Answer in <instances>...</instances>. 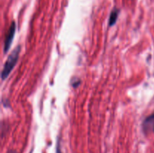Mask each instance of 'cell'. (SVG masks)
I'll return each mask as SVG.
<instances>
[{"mask_svg": "<svg viewBox=\"0 0 154 153\" xmlns=\"http://www.w3.org/2000/svg\"><path fill=\"white\" fill-rule=\"evenodd\" d=\"M81 83V80H80L79 78L78 77H74L73 79L72 80V86L74 87V88H76Z\"/></svg>", "mask_w": 154, "mask_h": 153, "instance_id": "cell-5", "label": "cell"}, {"mask_svg": "<svg viewBox=\"0 0 154 153\" xmlns=\"http://www.w3.org/2000/svg\"><path fill=\"white\" fill-rule=\"evenodd\" d=\"M15 31H16V23L15 22H12L10 26L8 31L7 34H6L5 40V45H4V52H6L10 49L11 45L13 39L14 38Z\"/></svg>", "mask_w": 154, "mask_h": 153, "instance_id": "cell-2", "label": "cell"}, {"mask_svg": "<svg viewBox=\"0 0 154 153\" xmlns=\"http://www.w3.org/2000/svg\"><path fill=\"white\" fill-rule=\"evenodd\" d=\"M11 153H13V152H11Z\"/></svg>", "mask_w": 154, "mask_h": 153, "instance_id": "cell-7", "label": "cell"}, {"mask_svg": "<svg viewBox=\"0 0 154 153\" xmlns=\"http://www.w3.org/2000/svg\"><path fill=\"white\" fill-rule=\"evenodd\" d=\"M20 52V46H17L14 49V50L12 51L11 53L8 56V57L7 58V61L5 63L2 71L1 76L2 80H5L8 76V75L10 74L11 70L14 68V66L16 65L17 62L18 61V58H19Z\"/></svg>", "mask_w": 154, "mask_h": 153, "instance_id": "cell-1", "label": "cell"}, {"mask_svg": "<svg viewBox=\"0 0 154 153\" xmlns=\"http://www.w3.org/2000/svg\"><path fill=\"white\" fill-rule=\"evenodd\" d=\"M142 126L144 131H151L154 133V112L144 120Z\"/></svg>", "mask_w": 154, "mask_h": 153, "instance_id": "cell-3", "label": "cell"}, {"mask_svg": "<svg viewBox=\"0 0 154 153\" xmlns=\"http://www.w3.org/2000/svg\"><path fill=\"white\" fill-rule=\"evenodd\" d=\"M57 153H62L61 148H60V144L59 143H58V146H57Z\"/></svg>", "mask_w": 154, "mask_h": 153, "instance_id": "cell-6", "label": "cell"}, {"mask_svg": "<svg viewBox=\"0 0 154 153\" xmlns=\"http://www.w3.org/2000/svg\"><path fill=\"white\" fill-rule=\"evenodd\" d=\"M119 14H120V10L117 8H114L111 11V14H110L109 22H108L109 26H114L116 23V22L117 20V18H118Z\"/></svg>", "mask_w": 154, "mask_h": 153, "instance_id": "cell-4", "label": "cell"}]
</instances>
